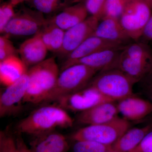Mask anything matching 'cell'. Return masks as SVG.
Listing matches in <instances>:
<instances>
[{
	"label": "cell",
	"instance_id": "cell-35",
	"mask_svg": "<svg viewBox=\"0 0 152 152\" xmlns=\"http://www.w3.org/2000/svg\"><path fill=\"white\" fill-rule=\"evenodd\" d=\"M26 1H28V0H9V1L10 2L14 7H15L16 6L18 5L19 4Z\"/></svg>",
	"mask_w": 152,
	"mask_h": 152
},
{
	"label": "cell",
	"instance_id": "cell-22",
	"mask_svg": "<svg viewBox=\"0 0 152 152\" xmlns=\"http://www.w3.org/2000/svg\"><path fill=\"white\" fill-rule=\"evenodd\" d=\"M65 33L48 19L38 33L48 51L58 53L62 47Z\"/></svg>",
	"mask_w": 152,
	"mask_h": 152
},
{
	"label": "cell",
	"instance_id": "cell-7",
	"mask_svg": "<svg viewBox=\"0 0 152 152\" xmlns=\"http://www.w3.org/2000/svg\"><path fill=\"white\" fill-rule=\"evenodd\" d=\"M47 20L40 12L24 7L16 13L2 34L8 38L10 36L34 35L40 31Z\"/></svg>",
	"mask_w": 152,
	"mask_h": 152
},
{
	"label": "cell",
	"instance_id": "cell-39",
	"mask_svg": "<svg viewBox=\"0 0 152 152\" xmlns=\"http://www.w3.org/2000/svg\"><path fill=\"white\" fill-rule=\"evenodd\" d=\"M107 152H118V151H114L113 150H112V151H110Z\"/></svg>",
	"mask_w": 152,
	"mask_h": 152
},
{
	"label": "cell",
	"instance_id": "cell-11",
	"mask_svg": "<svg viewBox=\"0 0 152 152\" xmlns=\"http://www.w3.org/2000/svg\"><path fill=\"white\" fill-rule=\"evenodd\" d=\"M127 44L104 39L92 36L87 39L66 56L61 72L72 66L78 60L96 52L111 49L124 48Z\"/></svg>",
	"mask_w": 152,
	"mask_h": 152
},
{
	"label": "cell",
	"instance_id": "cell-34",
	"mask_svg": "<svg viewBox=\"0 0 152 152\" xmlns=\"http://www.w3.org/2000/svg\"><path fill=\"white\" fill-rule=\"evenodd\" d=\"M148 41H152V15L144 28L142 36Z\"/></svg>",
	"mask_w": 152,
	"mask_h": 152
},
{
	"label": "cell",
	"instance_id": "cell-16",
	"mask_svg": "<svg viewBox=\"0 0 152 152\" xmlns=\"http://www.w3.org/2000/svg\"><path fill=\"white\" fill-rule=\"evenodd\" d=\"M118 113L127 121L141 120L152 113V102L134 95L119 101Z\"/></svg>",
	"mask_w": 152,
	"mask_h": 152
},
{
	"label": "cell",
	"instance_id": "cell-25",
	"mask_svg": "<svg viewBox=\"0 0 152 152\" xmlns=\"http://www.w3.org/2000/svg\"><path fill=\"white\" fill-rule=\"evenodd\" d=\"M128 1L107 0L105 7L104 17H111L119 19L124 10Z\"/></svg>",
	"mask_w": 152,
	"mask_h": 152
},
{
	"label": "cell",
	"instance_id": "cell-13",
	"mask_svg": "<svg viewBox=\"0 0 152 152\" xmlns=\"http://www.w3.org/2000/svg\"><path fill=\"white\" fill-rule=\"evenodd\" d=\"M117 105L114 102H107L78 113L76 120L78 124L94 125L108 122L118 117Z\"/></svg>",
	"mask_w": 152,
	"mask_h": 152
},
{
	"label": "cell",
	"instance_id": "cell-8",
	"mask_svg": "<svg viewBox=\"0 0 152 152\" xmlns=\"http://www.w3.org/2000/svg\"><path fill=\"white\" fill-rule=\"evenodd\" d=\"M107 102L113 101L101 94L94 87L88 86L78 91L60 98L55 103L67 111L79 113Z\"/></svg>",
	"mask_w": 152,
	"mask_h": 152
},
{
	"label": "cell",
	"instance_id": "cell-1",
	"mask_svg": "<svg viewBox=\"0 0 152 152\" xmlns=\"http://www.w3.org/2000/svg\"><path fill=\"white\" fill-rule=\"evenodd\" d=\"M74 121L67 111L57 105L42 106L20 121L17 132L34 137L73 126Z\"/></svg>",
	"mask_w": 152,
	"mask_h": 152
},
{
	"label": "cell",
	"instance_id": "cell-6",
	"mask_svg": "<svg viewBox=\"0 0 152 152\" xmlns=\"http://www.w3.org/2000/svg\"><path fill=\"white\" fill-rule=\"evenodd\" d=\"M152 9L142 0H129L119 20L131 39L142 36L145 26L152 15Z\"/></svg>",
	"mask_w": 152,
	"mask_h": 152
},
{
	"label": "cell",
	"instance_id": "cell-21",
	"mask_svg": "<svg viewBox=\"0 0 152 152\" xmlns=\"http://www.w3.org/2000/svg\"><path fill=\"white\" fill-rule=\"evenodd\" d=\"M151 130L152 124L128 130L112 145L113 150L118 152H130L138 145L147 134Z\"/></svg>",
	"mask_w": 152,
	"mask_h": 152
},
{
	"label": "cell",
	"instance_id": "cell-37",
	"mask_svg": "<svg viewBox=\"0 0 152 152\" xmlns=\"http://www.w3.org/2000/svg\"><path fill=\"white\" fill-rule=\"evenodd\" d=\"M142 1L146 3L152 10V0H142Z\"/></svg>",
	"mask_w": 152,
	"mask_h": 152
},
{
	"label": "cell",
	"instance_id": "cell-29",
	"mask_svg": "<svg viewBox=\"0 0 152 152\" xmlns=\"http://www.w3.org/2000/svg\"><path fill=\"white\" fill-rule=\"evenodd\" d=\"M18 50L14 47L9 38L4 36L0 37V61L13 56H17Z\"/></svg>",
	"mask_w": 152,
	"mask_h": 152
},
{
	"label": "cell",
	"instance_id": "cell-32",
	"mask_svg": "<svg viewBox=\"0 0 152 152\" xmlns=\"http://www.w3.org/2000/svg\"><path fill=\"white\" fill-rule=\"evenodd\" d=\"M17 136L15 137V152H31L28 147L21 137V134L17 133Z\"/></svg>",
	"mask_w": 152,
	"mask_h": 152
},
{
	"label": "cell",
	"instance_id": "cell-19",
	"mask_svg": "<svg viewBox=\"0 0 152 152\" xmlns=\"http://www.w3.org/2000/svg\"><path fill=\"white\" fill-rule=\"evenodd\" d=\"M93 36L126 44L131 40L123 28L119 19L105 17L99 23Z\"/></svg>",
	"mask_w": 152,
	"mask_h": 152
},
{
	"label": "cell",
	"instance_id": "cell-9",
	"mask_svg": "<svg viewBox=\"0 0 152 152\" xmlns=\"http://www.w3.org/2000/svg\"><path fill=\"white\" fill-rule=\"evenodd\" d=\"M29 78L27 72L18 80L6 87L0 95L1 118L15 115L20 111L26 94Z\"/></svg>",
	"mask_w": 152,
	"mask_h": 152
},
{
	"label": "cell",
	"instance_id": "cell-36",
	"mask_svg": "<svg viewBox=\"0 0 152 152\" xmlns=\"http://www.w3.org/2000/svg\"><path fill=\"white\" fill-rule=\"evenodd\" d=\"M50 1L58 3V4H61L64 5L66 6H69L67 3L63 2L62 1L64 0H50Z\"/></svg>",
	"mask_w": 152,
	"mask_h": 152
},
{
	"label": "cell",
	"instance_id": "cell-33",
	"mask_svg": "<svg viewBox=\"0 0 152 152\" xmlns=\"http://www.w3.org/2000/svg\"><path fill=\"white\" fill-rule=\"evenodd\" d=\"M145 80V91L152 102V69L142 80Z\"/></svg>",
	"mask_w": 152,
	"mask_h": 152
},
{
	"label": "cell",
	"instance_id": "cell-18",
	"mask_svg": "<svg viewBox=\"0 0 152 152\" xmlns=\"http://www.w3.org/2000/svg\"><path fill=\"white\" fill-rule=\"evenodd\" d=\"M117 69L137 83L142 80L151 71L152 58H133L123 56L121 53Z\"/></svg>",
	"mask_w": 152,
	"mask_h": 152
},
{
	"label": "cell",
	"instance_id": "cell-28",
	"mask_svg": "<svg viewBox=\"0 0 152 152\" xmlns=\"http://www.w3.org/2000/svg\"><path fill=\"white\" fill-rule=\"evenodd\" d=\"M14 7L10 1L3 3L0 7V32L2 34L5 28L15 14Z\"/></svg>",
	"mask_w": 152,
	"mask_h": 152
},
{
	"label": "cell",
	"instance_id": "cell-2",
	"mask_svg": "<svg viewBox=\"0 0 152 152\" xmlns=\"http://www.w3.org/2000/svg\"><path fill=\"white\" fill-rule=\"evenodd\" d=\"M60 73L54 57L46 59L29 68L28 85L24 103H43L55 87Z\"/></svg>",
	"mask_w": 152,
	"mask_h": 152
},
{
	"label": "cell",
	"instance_id": "cell-17",
	"mask_svg": "<svg viewBox=\"0 0 152 152\" xmlns=\"http://www.w3.org/2000/svg\"><path fill=\"white\" fill-rule=\"evenodd\" d=\"M88 15L84 2L79 3L66 7L49 20L66 31L83 21L88 18Z\"/></svg>",
	"mask_w": 152,
	"mask_h": 152
},
{
	"label": "cell",
	"instance_id": "cell-14",
	"mask_svg": "<svg viewBox=\"0 0 152 152\" xmlns=\"http://www.w3.org/2000/svg\"><path fill=\"white\" fill-rule=\"evenodd\" d=\"M48 51L39 34L37 33L21 44L18 54L21 59L28 68L45 60Z\"/></svg>",
	"mask_w": 152,
	"mask_h": 152
},
{
	"label": "cell",
	"instance_id": "cell-4",
	"mask_svg": "<svg viewBox=\"0 0 152 152\" xmlns=\"http://www.w3.org/2000/svg\"><path fill=\"white\" fill-rule=\"evenodd\" d=\"M136 83L122 71L114 69L101 72L88 86L115 102L132 96L133 86Z\"/></svg>",
	"mask_w": 152,
	"mask_h": 152
},
{
	"label": "cell",
	"instance_id": "cell-24",
	"mask_svg": "<svg viewBox=\"0 0 152 152\" xmlns=\"http://www.w3.org/2000/svg\"><path fill=\"white\" fill-rule=\"evenodd\" d=\"M74 142L73 152H107L113 150L112 145H104L91 141Z\"/></svg>",
	"mask_w": 152,
	"mask_h": 152
},
{
	"label": "cell",
	"instance_id": "cell-20",
	"mask_svg": "<svg viewBox=\"0 0 152 152\" xmlns=\"http://www.w3.org/2000/svg\"><path fill=\"white\" fill-rule=\"evenodd\" d=\"M28 70L18 56H13L0 61L1 84L6 87L12 84L26 73Z\"/></svg>",
	"mask_w": 152,
	"mask_h": 152
},
{
	"label": "cell",
	"instance_id": "cell-26",
	"mask_svg": "<svg viewBox=\"0 0 152 152\" xmlns=\"http://www.w3.org/2000/svg\"><path fill=\"white\" fill-rule=\"evenodd\" d=\"M36 10L43 14H49L54 12L60 9H64L66 6L58 4L50 0H30Z\"/></svg>",
	"mask_w": 152,
	"mask_h": 152
},
{
	"label": "cell",
	"instance_id": "cell-12",
	"mask_svg": "<svg viewBox=\"0 0 152 152\" xmlns=\"http://www.w3.org/2000/svg\"><path fill=\"white\" fill-rule=\"evenodd\" d=\"M32 137L31 152H68L70 149L66 137L56 131Z\"/></svg>",
	"mask_w": 152,
	"mask_h": 152
},
{
	"label": "cell",
	"instance_id": "cell-10",
	"mask_svg": "<svg viewBox=\"0 0 152 152\" xmlns=\"http://www.w3.org/2000/svg\"><path fill=\"white\" fill-rule=\"evenodd\" d=\"M99 20L91 16L83 21L65 31L59 54L66 56L87 39L93 36Z\"/></svg>",
	"mask_w": 152,
	"mask_h": 152
},
{
	"label": "cell",
	"instance_id": "cell-15",
	"mask_svg": "<svg viewBox=\"0 0 152 152\" xmlns=\"http://www.w3.org/2000/svg\"><path fill=\"white\" fill-rule=\"evenodd\" d=\"M124 48L107 49L96 52L78 60L73 65L82 64L97 72L117 69L120 55Z\"/></svg>",
	"mask_w": 152,
	"mask_h": 152
},
{
	"label": "cell",
	"instance_id": "cell-23",
	"mask_svg": "<svg viewBox=\"0 0 152 152\" xmlns=\"http://www.w3.org/2000/svg\"><path fill=\"white\" fill-rule=\"evenodd\" d=\"M123 56L137 59L152 58V50L147 44L134 43L127 45L122 51Z\"/></svg>",
	"mask_w": 152,
	"mask_h": 152
},
{
	"label": "cell",
	"instance_id": "cell-27",
	"mask_svg": "<svg viewBox=\"0 0 152 152\" xmlns=\"http://www.w3.org/2000/svg\"><path fill=\"white\" fill-rule=\"evenodd\" d=\"M107 0H86L85 5L88 13L101 20L104 16L105 7Z\"/></svg>",
	"mask_w": 152,
	"mask_h": 152
},
{
	"label": "cell",
	"instance_id": "cell-38",
	"mask_svg": "<svg viewBox=\"0 0 152 152\" xmlns=\"http://www.w3.org/2000/svg\"><path fill=\"white\" fill-rule=\"evenodd\" d=\"M86 0H72V4H75L77 3L85 2Z\"/></svg>",
	"mask_w": 152,
	"mask_h": 152
},
{
	"label": "cell",
	"instance_id": "cell-3",
	"mask_svg": "<svg viewBox=\"0 0 152 152\" xmlns=\"http://www.w3.org/2000/svg\"><path fill=\"white\" fill-rule=\"evenodd\" d=\"M97 72L82 64L66 68L60 72L55 87L44 102H55L64 96L83 89L89 85Z\"/></svg>",
	"mask_w": 152,
	"mask_h": 152
},
{
	"label": "cell",
	"instance_id": "cell-30",
	"mask_svg": "<svg viewBox=\"0 0 152 152\" xmlns=\"http://www.w3.org/2000/svg\"><path fill=\"white\" fill-rule=\"evenodd\" d=\"M15 137L6 132H0V152H15Z\"/></svg>",
	"mask_w": 152,
	"mask_h": 152
},
{
	"label": "cell",
	"instance_id": "cell-31",
	"mask_svg": "<svg viewBox=\"0 0 152 152\" xmlns=\"http://www.w3.org/2000/svg\"><path fill=\"white\" fill-rule=\"evenodd\" d=\"M130 152H152V130L148 133L138 145Z\"/></svg>",
	"mask_w": 152,
	"mask_h": 152
},
{
	"label": "cell",
	"instance_id": "cell-5",
	"mask_svg": "<svg viewBox=\"0 0 152 152\" xmlns=\"http://www.w3.org/2000/svg\"><path fill=\"white\" fill-rule=\"evenodd\" d=\"M130 126L127 120L117 117L108 122L88 125L73 133L70 137L73 141H91L107 145H113Z\"/></svg>",
	"mask_w": 152,
	"mask_h": 152
}]
</instances>
